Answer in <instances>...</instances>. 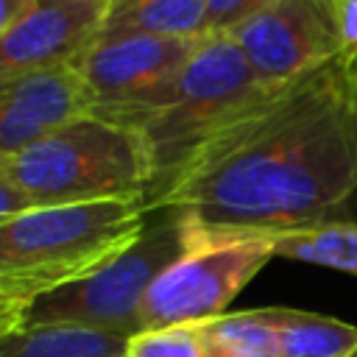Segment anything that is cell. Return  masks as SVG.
I'll return each mask as SVG.
<instances>
[{"label": "cell", "instance_id": "cell-1", "mask_svg": "<svg viewBox=\"0 0 357 357\" xmlns=\"http://www.w3.org/2000/svg\"><path fill=\"white\" fill-rule=\"evenodd\" d=\"M357 195V56L262 89L148 195L218 234H259L340 218Z\"/></svg>", "mask_w": 357, "mask_h": 357}, {"label": "cell", "instance_id": "cell-2", "mask_svg": "<svg viewBox=\"0 0 357 357\" xmlns=\"http://www.w3.org/2000/svg\"><path fill=\"white\" fill-rule=\"evenodd\" d=\"M145 198L33 206L0 223V293L33 301L70 284L123 248L148 223Z\"/></svg>", "mask_w": 357, "mask_h": 357}, {"label": "cell", "instance_id": "cell-3", "mask_svg": "<svg viewBox=\"0 0 357 357\" xmlns=\"http://www.w3.org/2000/svg\"><path fill=\"white\" fill-rule=\"evenodd\" d=\"M3 159L33 206L148 198L156 178L142 134L95 114H78Z\"/></svg>", "mask_w": 357, "mask_h": 357}, {"label": "cell", "instance_id": "cell-4", "mask_svg": "<svg viewBox=\"0 0 357 357\" xmlns=\"http://www.w3.org/2000/svg\"><path fill=\"white\" fill-rule=\"evenodd\" d=\"M184 251V218L153 209L142 234L92 273L28 301L22 326H81L109 335H139V307L153 279Z\"/></svg>", "mask_w": 357, "mask_h": 357}, {"label": "cell", "instance_id": "cell-5", "mask_svg": "<svg viewBox=\"0 0 357 357\" xmlns=\"http://www.w3.org/2000/svg\"><path fill=\"white\" fill-rule=\"evenodd\" d=\"M262 89L268 86L257 81L229 33L201 36L167 100L137 126L153 159L156 178L151 192L162 187L218 126H223Z\"/></svg>", "mask_w": 357, "mask_h": 357}, {"label": "cell", "instance_id": "cell-6", "mask_svg": "<svg viewBox=\"0 0 357 357\" xmlns=\"http://www.w3.org/2000/svg\"><path fill=\"white\" fill-rule=\"evenodd\" d=\"M273 259V243L259 234H218L184 220V251L148 287L139 332L204 324Z\"/></svg>", "mask_w": 357, "mask_h": 357}, {"label": "cell", "instance_id": "cell-7", "mask_svg": "<svg viewBox=\"0 0 357 357\" xmlns=\"http://www.w3.org/2000/svg\"><path fill=\"white\" fill-rule=\"evenodd\" d=\"M198 39L98 36L73 64L84 81L86 114L137 128L170 95Z\"/></svg>", "mask_w": 357, "mask_h": 357}, {"label": "cell", "instance_id": "cell-8", "mask_svg": "<svg viewBox=\"0 0 357 357\" xmlns=\"http://www.w3.org/2000/svg\"><path fill=\"white\" fill-rule=\"evenodd\" d=\"M229 36L257 81L273 89L343 53L340 0H271Z\"/></svg>", "mask_w": 357, "mask_h": 357}, {"label": "cell", "instance_id": "cell-9", "mask_svg": "<svg viewBox=\"0 0 357 357\" xmlns=\"http://www.w3.org/2000/svg\"><path fill=\"white\" fill-rule=\"evenodd\" d=\"M109 0H39L0 36V81L70 67L98 39Z\"/></svg>", "mask_w": 357, "mask_h": 357}, {"label": "cell", "instance_id": "cell-10", "mask_svg": "<svg viewBox=\"0 0 357 357\" xmlns=\"http://www.w3.org/2000/svg\"><path fill=\"white\" fill-rule=\"evenodd\" d=\"M78 114H86V98L73 64L0 81V156L25 151Z\"/></svg>", "mask_w": 357, "mask_h": 357}, {"label": "cell", "instance_id": "cell-11", "mask_svg": "<svg viewBox=\"0 0 357 357\" xmlns=\"http://www.w3.org/2000/svg\"><path fill=\"white\" fill-rule=\"evenodd\" d=\"M206 0H109L98 36H206Z\"/></svg>", "mask_w": 357, "mask_h": 357}, {"label": "cell", "instance_id": "cell-12", "mask_svg": "<svg viewBox=\"0 0 357 357\" xmlns=\"http://www.w3.org/2000/svg\"><path fill=\"white\" fill-rule=\"evenodd\" d=\"M128 337L81 326H17L0 335V357H126Z\"/></svg>", "mask_w": 357, "mask_h": 357}, {"label": "cell", "instance_id": "cell-13", "mask_svg": "<svg viewBox=\"0 0 357 357\" xmlns=\"http://www.w3.org/2000/svg\"><path fill=\"white\" fill-rule=\"evenodd\" d=\"M273 243V257L310 262L357 276V220L329 218L312 226L279 231L268 237Z\"/></svg>", "mask_w": 357, "mask_h": 357}, {"label": "cell", "instance_id": "cell-14", "mask_svg": "<svg viewBox=\"0 0 357 357\" xmlns=\"http://www.w3.org/2000/svg\"><path fill=\"white\" fill-rule=\"evenodd\" d=\"M271 318L282 357H351L357 349V329L346 321L287 307H271Z\"/></svg>", "mask_w": 357, "mask_h": 357}, {"label": "cell", "instance_id": "cell-15", "mask_svg": "<svg viewBox=\"0 0 357 357\" xmlns=\"http://www.w3.org/2000/svg\"><path fill=\"white\" fill-rule=\"evenodd\" d=\"M201 332L209 357H282L271 307L223 312L212 321H204Z\"/></svg>", "mask_w": 357, "mask_h": 357}, {"label": "cell", "instance_id": "cell-16", "mask_svg": "<svg viewBox=\"0 0 357 357\" xmlns=\"http://www.w3.org/2000/svg\"><path fill=\"white\" fill-rule=\"evenodd\" d=\"M126 357H209L201 324L148 329L128 337Z\"/></svg>", "mask_w": 357, "mask_h": 357}, {"label": "cell", "instance_id": "cell-17", "mask_svg": "<svg viewBox=\"0 0 357 357\" xmlns=\"http://www.w3.org/2000/svg\"><path fill=\"white\" fill-rule=\"evenodd\" d=\"M271 0H206V33H231Z\"/></svg>", "mask_w": 357, "mask_h": 357}, {"label": "cell", "instance_id": "cell-18", "mask_svg": "<svg viewBox=\"0 0 357 357\" xmlns=\"http://www.w3.org/2000/svg\"><path fill=\"white\" fill-rule=\"evenodd\" d=\"M28 209H33L31 198H28V195L22 192V187L11 178V173H8V167H6V159L0 156V223L11 220V218H17V215H22V212H28Z\"/></svg>", "mask_w": 357, "mask_h": 357}, {"label": "cell", "instance_id": "cell-19", "mask_svg": "<svg viewBox=\"0 0 357 357\" xmlns=\"http://www.w3.org/2000/svg\"><path fill=\"white\" fill-rule=\"evenodd\" d=\"M340 47L357 56V0H340Z\"/></svg>", "mask_w": 357, "mask_h": 357}, {"label": "cell", "instance_id": "cell-20", "mask_svg": "<svg viewBox=\"0 0 357 357\" xmlns=\"http://www.w3.org/2000/svg\"><path fill=\"white\" fill-rule=\"evenodd\" d=\"M28 301L25 298H17V296H8V293H0V335L17 329L22 324V312H25Z\"/></svg>", "mask_w": 357, "mask_h": 357}, {"label": "cell", "instance_id": "cell-21", "mask_svg": "<svg viewBox=\"0 0 357 357\" xmlns=\"http://www.w3.org/2000/svg\"><path fill=\"white\" fill-rule=\"evenodd\" d=\"M36 3H39V0H0V36H3L11 25H17Z\"/></svg>", "mask_w": 357, "mask_h": 357}, {"label": "cell", "instance_id": "cell-22", "mask_svg": "<svg viewBox=\"0 0 357 357\" xmlns=\"http://www.w3.org/2000/svg\"><path fill=\"white\" fill-rule=\"evenodd\" d=\"M351 357H357V349H354V354H351Z\"/></svg>", "mask_w": 357, "mask_h": 357}]
</instances>
